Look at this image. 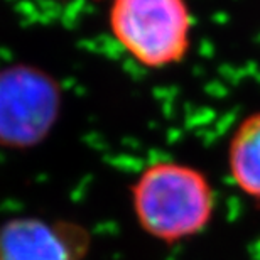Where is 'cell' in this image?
I'll return each mask as SVG.
<instances>
[{
    "mask_svg": "<svg viewBox=\"0 0 260 260\" xmlns=\"http://www.w3.org/2000/svg\"><path fill=\"white\" fill-rule=\"evenodd\" d=\"M128 196L139 228L164 245L200 237L218 208L216 191L205 171L174 159L145 166L134 178Z\"/></svg>",
    "mask_w": 260,
    "mask_h": 260,
    "instance_id": "obj_1",
    "label": "cell"
},
{
    "mask_svg": "<svg viewBox=\"0 0 260 260\" xmlns=\"http://www.w3.org/2000/svg\"><path fill=\"white\" fill-rule=\"evenodd\" d=\"M88 250L90 233L75 221L20 216L0 225V260H83Z\"/></svg>",
    "mask_w": 260,
    "mask_h": 260,
    "instance_id": "obj_4",
    "label": "cell"
},
{
    "mask_svg": "<svg viewBox=\"0 0 260 260\" xmlns=\"http://www.w3.org/2000/svg\"><path fill=\"white\" fill-rule=\"evenodd\" d=\"M108 30L134 63L152 71L184 63L193 48L188 0H110Z\"/></svg>",
    "mask_w": 260,
    "mask_h": 260,
    "instance_id": "obj_2",
    "label": "cell"
},
{
    "mask_svg": "<svg viewBox=\"0 0 260 260\" xmlns=\"http://www.w3.org/2000/svg\"><path fill=\"white\" fill-rule=\"evenodd\" d=\"M59 110L56 83L32 68L0 73V145L29 149L46 139Z\"/></svg>",
    "mask_w": 260,
    "mask_h": 260,
    "instance_id": "obj_3",
    "label": "cell"
},
{
    "mask_svg": "<svg viewBox=\"0 0 260 260\" xmlns=\"http://www.w3.org/2000/svg\"><path fill=\"white\" fill-rule=\"evenodd\" d=\"M226 171L233 186L260 203V110L237 123L226 145Z\"/></svg>",
    "mask_w": 260,
    "mask_h": 260,
    "instance_id": "obj_5",
    "label": "cell"
}]
</instances>
